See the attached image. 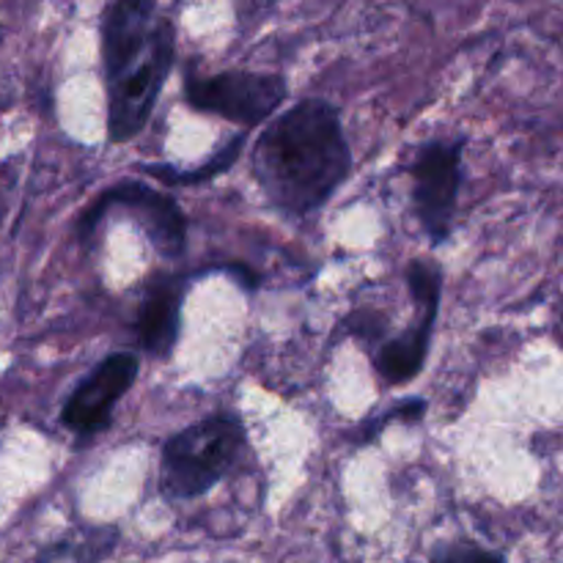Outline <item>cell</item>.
I'll list each match as a JSON object with an SVG mask.
<instances>
[{
    "label": "cell",
    "mask_w": 563,
    "mask_h": 563,
    "mask_svg": "<svg viewBox=\"0 0 563 563\" xmlns=\"http://www.w3.org/2000/svg\"><path fill=\"white\" fill-rule=\"evenodd\" d=\"M352 168L341 115L306 99L273 121L253 148V174L269 201L289 214H311L333 198Z\"/></svg>",
    "instance_id": "1"
},
{
    "label": "cell",
    "mask_w": 563,
    "mask_h": 563,
    "mask_svg": "<svg viewBox=\"0 0 563 563\" xmlns=\"http://www.w3.org/2000/svg\"><path fill=\"white\" fill-rule=\"evenodd\" d=\"M245 445L236 418L212 416L174 434L163 449L159 489L168 500H190L209 493L234 467Z\"/></svg>",
    "instance_id": "2"
},
{
    "label": "cell",
    "mask_w": 563,
    "mask_h": 563,
    "mask_svg": "<svg viewBox=\"0 0 563 563\" xmlns=\"http://www.w3.org/2000/svg\"><path fill=\"white\" fill-rule=\"evenodd\" d=\"M176 36L168 20H159L154 42L141 64L132 66L124 77L108 82V132L110 141L124 143L146 126L159 91L174 69Z\"/></svg>",
    "instance_id": "3"
},
{
    "label": "cell",
    "mask_w": 563,
    "mask_h": 563,
    "mask_svg": "<svg viewBox=\"0 0 563 563\" xmlns=\"http://www.w3.org/2000/svg\"><path fill=\"white\" fill-rule=\"evenodd\" d=\"M185 97L190 108L214 113L242 126H258L286 99V82L278 75L258 71H223L201 77L187 71Z\"/></svg>",
    "instance_id": "4"
},
{
    "label": "cell",
    "mask_w": 563,
    "mask_h": 563,
    "mask_svg": "<svg viewBox=\"0 0 563 563\" xmlns=\"http://www.w3.org/2000/svg\"><path fill=\"white\" fill-rule=\"evenodd\" d=\"M462 146L465 141H429L410 165L412 203L423 231L434 245L449 240L462 185Z\"/></svg>",
    "instance_id": "5"
},
{
    "label": "cell",
    "mask_w": 563,
    "mask_h": 563,
    "mask_svg": "<svg viewBox=\"0 0 563 563\" xmlns=\"http://www.w3.org/2000/svg\"><path fill=\"white\" fill-rule=\"evenodd\" d=\"M135 379L137 357L132 352L108 355L66 399L64 423L77 434L102 432L104 427H110L115 405L135 385Z\"/></svg>",
    "instance_id": "6"
},
{
    "label": "cell",
    "mask_w": 563,
    "mask_h": 563,
    "mask_svg": "<svg viewBox=\"0 0 563 563\" xmlns=\"http://www.w3.org/2000/svg\"><path fill=\"white\" fill-rule=\"evenodd\" d=\"M157 3L154 0H115L104 11L102 64L108 82L124 77L141 64L157 33Z\"/></svg>",
    "instance_id": "7"
},
{
    "label": "cell",
    "mask_w": 563,
    "mask_h": 563,
    "mask_svg": "<svg viewBox=\"0 0 563 563\" xmlns=\"http://www.w3.org/2000/svg\"><path fill=\"white\" fill-rule=\"evenodd\" d=\"M110 203H121V207L130 209L163 256H179L185 251L187 223L174 198L152 192L143 185H121L110 190L97 209L110 207Z\"/></svg>",
    "instance_id": "8"
},
{
    "label": "cell",
    "mask_w": 563,
    "mask_h": 563,
    "mask_svg": "<svg viewBox=\"0 0 563 563\" xmlns=\"http://www.w3.org/2000/svg\"><path fill=\"white\" fill-rule=\"evenodd\" d=\"M185 284L174 275H159L148 286L137 311V341L154 357H168L179 339Z\"/></svg>",
    "instance_id": "9"
},
{
    "label": "cell",
    "mask_w": 563,
    "mask_h": 563,
    "mask_svg": "<svg viewBox=\"0 0 563 563\" xmlns=\"http://www.w3.org/2000/svg\"><path fill=\"white\" fill-rule=\"evenodd\" d=\"M421 317L412 324L407 333H401L399 339L388 341V344L379 350L377 355V372L383 374V379H388L390 385L410 383L412 377H418L423 368V361L429 355V344H432L434 322H438L440 311V297L434 300H421Z\"/></svg>",
    "instance_id": "10"
},
{
    "label": "cell",
    "mask_w": 563,
    "mask_h": 563,
    "mask_svg": "<svg viewBox=\"0 0 563 563\" xmlns=\"http://www.w3.org/2000/svg\"><path fill=\"white\" fill-rule=\"evenodd\" d=\"M429 563H506V555L493 553V550H484L471 542H454L434 550Z\"/></svg>",
    "instance_id": "11"
}]
</instances>
